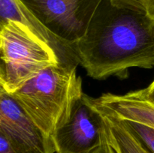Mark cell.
Returning <instances> with one entry per match:
<instances>
[{"instance_id":"1","label":"cell","mask_w":154,"mask_h":153,"mask_svg":"<svg viewBox=\"0 0 154 153\" xmlns=\"http://www.w3.org/2000/svg\"><path fill=\"white\" fill-rule=\"evenodd\" d=\"M72 49L90 77L126 79L130 68L154 67V18L103 0Z\"/></svg>"},{"instance_id":"2","label":"cell","mask_w":154,"mask_h":153,"mask_svg":"<svg viewBox=\"0 0 154 153\" xmlns=\"http://www.w3.org/2000/svg\"><path fill=\"white\" fill-rule=\"evenodd\" d=\"M76 67L64 62L50 66L10 94L35 124L52 138L70 119L84 94Z\"/></svg>"},{"instance_id":"3","label":"cell","mask_w":154,"mask_h":153,"mask_svg":"<svg viewBox=\"0 0 154 153\" xmlns=\"http://www.w3.org/2000/svg\"><path fill=\"white\" fill-rule=\"evenodd\" d=\"M0 88L12 94L50 66L61 62L57 52L20 22L0 24Z\"/></svg>"},{"instance_id":"4","label":"cell","mask_w":154,"mask_h":153,"mask_svg":"<svg viewBox=\"0 0 154 153\" xmlns=\"http://www.w3.org/2000/svg\"><path fill=\"white\" fill-rule=\"evenodd\" d=\"M20 1L53 35L73 50L103 0Z\"/></svg>"},{"instance_id":"5","label":"cell","mask_w":154,"mask_h":153,"mask_svg":"<svg viewBox=\"0 0 154 153\" xmlns=\"http://www.w3.org/2000/svg\"><path fill=\"white\" fill-rule=\"evenodd\" d=\"M0 134L17 153L57 152L54 139L45 134L15 99L1 88Z\"/></svg>"},{"instance_id":"6","label":"cell","mask_w":154,"mask_h":153,"mask_svg":"<svg viewBox=\"0 0 154 153\" xmlns=\"http://www.w3.org/2000/svg\"><path fill=\"white\" fill-rule=\"evenodd\" d=\"M102 116L83 94L70 119L54 136L57 153H95L102 143Z\"/></svg>"},{"instance_id":"7","label":"cell","mask_w":154,"mask_h":153,"mask_svg":"<svg viewBox=\"0 0 154 153\" xmlns=\"http://www.w3.org/2000/svg\"><path fill=\"white\" fill-rule=\"evenodd\" d=\"M88 100L100 113L136 122L154 128V104L146 98L143 89L125 94L105 93L96 98L88 96Z\"/></svg>"},{"instance_id":"8","label":"cell","mask_w":154,"mask_h":153,"mask_svg":"<svg viewBox=\"0 0 154 153\" xmlns=\"http://www.w3.org/2000/svg\"><path fill=\"white\" fill-rule=\"evenodd\" d=\"M8 21L20 22L28 27L55 50L61 62L78 64L75 52L53 35L20 0H0V24Z\"/></svg>"},{"instance_id":"9","label":"cell","mask_w":154,"mask_h":153,"mask_svg":"<svg viewBox=\"0 0 154 153\" xmlns=\"http://www.w3.org/2000/svg\"><path fill=\"white\" fill-rule=\"evenodd\" d=\"M100 114L106 124L110 141L117 152L150 153L126 128L118 118Z\"/></svg>"},{"instance_id":"10","label":"cell","mask_w":154,"mask_h":153,"mask_svg":"<svg viewBox=\"0 0 154 153\" xmlns=\"http://www.w3.org/2000/svg\"><path fill=\"white\" fill-rule=\"evenodd\" d=\"M117 118V117H116ZM126 128L150 153H154V128L141 123L119 118Z\"/></svg>"},{"instance_id":"11","label":"cell","mask_w":154,"mask_h":153,"mask_svg":"<svg viewBox=\"0 0 154 153\" xmlns=\"http://www.w3.org/2000/svg\"><path fill=\"white\" fill-rule=\"evenodd\" d=\"M113 4L145 11L154 18V0H109Z\"/></svg>"},{"instance_id":"12","label":"cell","mask_w":154,"mask_h":153,"mask_svg":"<svg viewBox=\"0 0 154 153\" xmlns=\"http://www.w3.org/2000/svg\"><path fill=\"white\" fill-rule=\"evenodd\" d=\"M102 120H103V129H102V143L99 149L95 153H118L110 141L106 124H105L103 116H102Z\"/></svg>"},{"instance_id":"13","label":"cell","mask_w":154,"mask_h":153,"mask_svg":"<svg viewBox=\"0 0 154 153\" xmlns=\"http://www.w3.org/2000/svg\"><path fill=\"white\" fill-rule=\"evenodd\" d=\"M0 153H17L7 138L0 134Z\"/></svg>"},{"instance_id":"14","label":"cell","mask_w":154,"mask_h":153,"mask_svg":"<svg viewBox=\"0 0 154 153\" xmlns=\"http://www.w3.org/2000/svg\"><path fill=\"white\" fill-rule=\"evenodd\" d=\"M143 92L146 98L154 104V80L146 88H143Z\"/></svg>"}]
</instances>
